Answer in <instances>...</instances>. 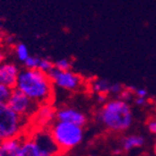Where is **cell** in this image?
Instances as JSON below:
<instances>
[{"label": "cell", "instance_id": "obj_1", "mask_svg": "<svg viewBox=\"0 0 156 156\" xmlns=\"http://www.w3.org/2000/svg\"><path fill=\"white\" fill-rule=\"evenodd\" d=\"M54 83L49 74L38 69L20 71L16 89L24 93L38 105L49 104L54 97Z\"/></svg>", "mask_w": 156, "mask_h": 156}, {"label": "cell", "instance_id": "obj_2", "mask_svg": "<svg viewBox=\"0 0 156 156\" xmlns=\"http://www.w3.org/2000/svg\"><path fill=\"white\" fill-rule=\"evenodd\" d=\"M99 122L112 132H122L132 126L133 114L130 105L122 98L107 101L97 114Z\"/></svg>", "mask_w": 156, "mask_h": 156}, {"label": "cell", "instance_id": "obj_3", "mask_svg": "<svg viewBox=\"0 0 156 156\" xmlns=\"http://www.w3.org/2000/svg\"><path fill=\"white\" fill-rule=\"evenodd\" d=\"M62 153L49 128H39L31 135H22L19 156H59Z\"/></svg>", "mask_w": 156, "mask_h": 156}, {"label": "cell", "instance_id": "obj_4", "mask_svg": "<svg viewBox=\"0 0 156 156\" xmlns=\"http://www.w3.org/2000/svg\"><path fill=\"white\" fill-rule=\"evenodd\" d=\"M49 130L61 152L70 151L83 140V127L74 123L56 120L49 127Z\"/></svg>", "mask_w": 156, "mask_h": 156}, {"label": "cell", "instance_id": "obj_5", "mask_svg": "<svg viewBox=\"0 0 156 156\" xmlns=\"http://www.w3.org/2000/svg\"><path fill=\"white\" fill-rule=\"evenodd\" d=\"M27 120L16 114L8 103H0V141L21 136Z\"/></svg>", "mask_w": 156, "mask_h": 156}, {"label": "cell", "instance_id": "obj_6", "mask_svg": "<svg viewBox=\"0 0 156 156\" xmlns=\"http://www.w3.org/2000/svg\"><path fill=\"white\" fill-rule=\"evenodd\" d=\"M7 103L16 114L26 118V119L33 117L39 108V105L36 101H34L29 96H26L25 94L19 91L18 89L12 90V93H11L9 101Z\"/></svg>", "mask_w": 156, "mask_h": 156}, {"label": "cell", "instance_id": "obj_7", "mask_svg": "<svg viewBox=\"0 0 156 156\" xmlns=\"http://www.w3.org/2000/svg\"><path fill=\"white\" fill-rule=\"evenodd\" d=\"M48 74L54 85L66 91H78L83 86V78L71 70H58L54 68Z\"/></svg>", "mask_w": 156, "mask_h": 156}, {"label": "cell", "instance_id": "obj_8", "mask_svg": "<svg viewBox=\"0 0 156 156\" xmlns=\"http://www.w3.org/2000/svg\"><path fill=\"white\" fill-rule=\"evenodd\" d=\"M56 120L67 121V122L84 127L87 121V118L81 110L72 108V107H62L56 112Z\"/></svg>", "mask_w": 156, "mask_h": 156}, {"label": "cell", "instance_id": "obj_9", "mask_svg": "<svg viewBox=\"0 0 156 156\" xmlns=\"http://www.w3.org/2000/svg\"><path fill=\"white\" fill-rule=\"evenodd\" d=\"M20 70L13 63H1L0 65V83L11 89H16Z\"/></svg>", "mask_w": 156, "mask_h": 156}, {"label": "cell", "instance_id": "obj_10", "mask_svg": "<svg viewBox=\"0 0 156 156\" xmlns=\"http://www.w3.org/2000/svg\"><path fill=\"white\" fill-rule=\"evenodd\" d=\"M22 135L1 141V143H0V156H19Z\"/></svg>", "mask_w": 156, "mask_h": 156}, {"label": "cell", "instance_id": "obj_11", "mask_svg": "<svg viewBox=\"0 0 156 156\" xmlns=\"http://www.w3.org/2000/svg\"><path fill=\"white\" fill-rule=\"evenodd\" d=\"M144 138L139 134H130L126 136L122 141V148L125 151H131L134 148L142 147L144 145Z\"/></svg>", "mask_w": 156, "mask_h": 156}, {"label": "cell", "instance_id": "obj_12", "mask_svg": "<svg viewBox=\"0 0 156 156\" xmlns=\"http://www.w3.org/2000/svg\"><path fill=\"white\" fill-rule=\"evenodd\" d=\"M112 83H110L108 80H105V79H96L94 80L91 84V87L93 90L94 93L96 94H110L112 92Z\"/></svg>", "mask_w": 156, "mask_h": 156}, {"label": "cell", "instance_id": "obj_13", "mask_svg": "<svg viewBox=\"0 0 156 156\" xmlns=\"http://www.w3.org/2000/svg\"><path fill=\"white\" fill-rule=\"evenodd\" d=\"M34 116H37L38 120L42 123L48 122L52 119L54 116L56 117V112H54V109L49 106V104H45L43 107H39Z\"/></svg>", "mask_w": 156, "mask_h": 156}, {"label": "cell", "instance_id": "obj_14", "mask_svg": "<svg viewBox=\"0 0 156 156\" xmlns=\"http://www.w3.org/2000/svg\"><path fill=\"white\" fill-rule=\"evenodd\" d=\"M16 55L20 61L24 62V61L30 57V52H29L27 46H26L25 44H23V43L18 44L16 46Z\"/></svg>", "mask_w": 156, "mask_h": 156}, {"label": "cell", "instance_id": "obj_15", "mask_svg": "<svg viewBox=\"0 0 156 156\" xmlns=\"http://www.w3.org/2000/svg\"><path fill=\"white\" fill-rule=\"evenodd\" d=\"M37 69L43 71V72L49 73L50 71L54 69V62L50 61V60L46 59V58H39V62H38Z\"/></svg>", "mask_w": 156, "mask_h": 156}, {"label": "cell", "instance_id": "obj_16", "mask_svg": "<svg viewBox=\"0 0 156 156\" xmlns=\"http://www.w3.org/2000/svg\"><path fill=\"white\" fill-rule=\"evenodd\" d=\"M12 90L13 89H11L9 86H5L0 83V103H7L9 101Z\"/></svg>", "mask_w": 156, "mask_h": 156}, {"label": "cell", "instance_id": "obj_17", "mask_svg": "<svg viewBox=\"0 0 156 156\" xmlns=\"http://www.w3.org/2000/svg\"><path fill=\"white\" fill-rule=\"evenodd\" d=\"M71 66L72 63L69 59H59L56 62H54V68L58 70H70Z\"/></svg>", "mask_w": 156, "mask_h": 156}, {"label": "cell", "instance_id": "obj_18", "mask_svg": "<svg viewBox=\"0 0 156 156\" xmlns=\"http://www.w3.org/2000/svg\"><path fill=\"white\" fill-rule=\"evenodd\" d=\"M39 62V57H34V56H30L27 59L24 61L26 69H37Z\"/></svg>", "mask_w": 156, "mask_h": 156}, {"label": "cell", "instance_id": "obj_19", "mask_svg": "<svg viewBox=\"0 0 156 156\" xmlns=\"http://www.w3.org/2000/svg\"><path fill=\"white\" fill-rule=\"evenodd\" d=\"M147 129L152 134L156 135V119H151L147 122Z\"/></svg>", "mask_w": 156, "mask_h": 156}, {"label": "cell", "instance_id": "obj_20", "mask_svg": "<svg viewBox=\"0 0 156 156\" xmlns=\"http://www.w3.org/2000/svg\"><path fill=\"white\" fill-rule=\"evenodd\" d=\"M134 96L138 97H146L147 96V91L143 87H138V89H134Z\"/></svg>", "mask_w": 156, "mask_h": 156}, {"label": "cell", "instance_id": "obj_21", "mask_svg": "<svg viewBox=\"0 0 156 156\" xmlns=\"http://www.w3.org/2000/svg\"><path fill=\"white\" fill-rule=\"evenodd\" d=\"M134 103H135V105H136V106H145V104L147 103V99H146V97L135 96Z\"/></svg>", "mask_w": 156, "mask_h": 156}, {"label": "cell", "instance_id": "obj_22", "mask_svg": "<svg viewBox=\"0 0 156 156\" xmlns=\"http://www.w3.org/2000/svg\"><path fill=\"white\" fill-rule=\"evenodd\" d=\"M5 54H3L2 51H0V65L1 63H3V61H5Z\"/></svg>", "mask_w": 156, "mask_h": 156}, {"label": "cell", "instance_id": "obj_23", "mask_svg": "<svg viewBox=\"0 0 156 156\" xmlns=\"http://www.w3.org/2000/svg\"><path fill=\"white\" fill-rule=\"evenodd\" d=\"M153 151H154V154L156 155V141H155V143H154V147H153Z\"/></svg>", "mask_w": 156, "mask_h": 156}, {"label": "cell", "instance_id": "obj_24", "mask_svg": "<svg viewBox=\"0 0 156 156\" xmlns=\"http://www.w3.org/2000/svg\"><path fill=\"white\" fill-rule=\"evenodd\" d=\"M2 39V34H1V32H0V41Z\"/></svg>", "mask_w": 156, "mask_h": 156}, {"label": "cell", "instance_id": "obj_25", "mask_svg": "<svg viewBox=\"0 0 156 156\" xmlns=\"http://www.w3.org/2000/svg\"><path fill=\"white\" fill-rule=\"evenodd\" d=\"M87 156H96V155H87Z\"/></svg>", "mask_w": 156, "mask_h": 156}, {"label": "cell", "instance_id": "obj_26", "mask_svg": "<svg viewBox=\"0 0 156 156\" xmlns=\"http://www.w3.org/2000/svg\"><path fill=\"white\" fill-rule=\"evenodd\" d=\"M0 143H1V141H0Z\"/></svg>", "mask_w": 156, "mask_h": 156}]
</instances>
